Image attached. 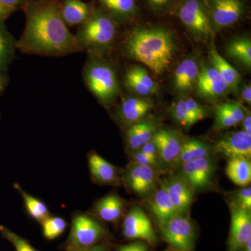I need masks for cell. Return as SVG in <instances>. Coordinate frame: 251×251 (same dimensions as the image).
<instances>
[{
    "label": "cell",
    "mask_w": 251,
    "mask_h": 251,
    "mask_svg": "<svg viewBox=\"0 0 251 251\" xmlns=\"http://www.w3.org/2000/svg\"><path fill=\"white\" fill-rule=\"evenodd\" d=\"M26 25L17 49L23 53L62 57L82 52L63 21L59 0H27Z\"/></svg>",
    "instance_id": "6da1fadb"
},
{
    "label": "cell",
    "mask_w": 251,
    "mask_h": 251,
    "mask_svg": "<svg viewBox=\"0 0 251 251\" xmlns=\"http://www.w3.org/2000/svg\"><path fill=\"white\" fill-rule=\"evenodd\" d=\"M125 51L130 58L143 63L161 75L171 66L176 45L173 34L165 28H135L126 38Z\"/></svg>",
    "instance_id": "7a4b0ae2"
},
{
    "label": "cell",
    "mask_w": 251,
    "mask_h": 251,
    "mask_svg": "<svg viewBox=\"0 0 251 251\" xmlns=\"http://www.w3.org/2000/svg\"><path fill=\"white\" fill-rule=\"evenodd\" d=\"M77 29L75 39L89 55L103 57L111 49L117 34V23L102 8L92 9Z\"/></svg>",
    "instance_id": "3957f363"
},
{
    "label": "cell",
    "mask_w": 251,
    "mask_h": 251,
    "mask_svg": "<svg viewBox=\"0 0 251 251\" xmlns=\"http://www.w3.org/2000/svg\"><path fill=\"white\" fill-rule=\"evenodd\" d=\"M82 75L86 85L102 105L110 107L116 100L120 81L115 68L103 57L89 55Z\"/></svg>",
    "instance_id": "277c9868"
},
{
    "label": "cell",
    "mask_w": 251,
    "mask_h": 251,
    "mask_svg": "<svg viewBox=\"0 0 251 251\" xmlns=\"http://www.w3.org/2000/svg\"><path fill=\"white\" fill-rule=\"evenodd\" d=\"M101 223L90 214L76 213L73 216L70 234L64 245L66 251L94 247L108 237Z\"/></svg>",
    "instance_id": "5b68a950"
},
{
    "label": "cell",
    "mask_w": 251,
    "mask_h": 251,
    "mask_svg": "<svg viewBox=\"0 0 251 251\" xmlns=\"http://www.w3.org/2000/svg\"><path fill=\"white\" fill-rule=\"evenodd\" d=\"M177 16L196 40L205 42L214 34L205 0H182L178 7Z\"/></svg>",
    "instance_id": "8992f818"
},
{
    "label": "cell",
    "mask_w": 251,
    "mask_h": 251,
    "mask_svg": "<svg viewBox=\"0 0 251 251\" xmlns=\"http://www.w3.org/2000/svg\"><path fill=\"white\" fill-rule=\"evenodd\" d=\"M162 237L175 250L193 251L196 229L191 220L185 215L173 218L158 225Z\"/></svg>",
    "instance_id": "52a82bcc"
},
{
    "label": "cell",
    "mask_w": 251,
    "mask_h": 251,
    "mask_svg": "<svg viewBox=\"0 0 251 251\" xmlns=\"http://www.w3.org/2000/svg\"><path fill=\"white\" fill-rule=\"evenodd\" d=\"M158 173L151 167L130 163L122 174V180L130 192L148 198L158 184Z\"/></svg>",
    "instance_id": "ba28073f"
},
{
    "label": "cell",
    "mask_w": 251,
    "mask_h": 251,
    "mask_svg": "<svg viewBox=\"0 0 251 251\" xmlns=\"http://www.w3.org/2000/svg\"><path fill=\"white\" fill-rule=\"evenodd\" d=\"M215 160L213 156L186 162L180 165V174L193 191L209 187L216 171Z\"/></svg>",
    "instance_id": "9c48e42d"
},
{
    "label": "cell",
    "mask_w": 251,
    "mask_h": 251,
    "mask_svg": "<svg viewBox=\"0 0 251 251\" xmlns=\"http://www.w3.org/2000/svg\"><path fill=\"white\" fill-rule=\"evenodd\" d=\"M184 138L176 130L159 128L152 138L159 154L162 169L177 167Z\"/></svg>",
    "instance_id": "30bf717a"
},
{
    "label": "cell",
    "mask_w": 251,
    "mask_h": 251,
    "mask_svg": "<svg viewBox=\"0 0 251 251\" xmlns=\"http://www.w3.org/2000/svg\"><path fill=\"white\" fill-rule=\"evenodd\" d=\"M122 232L128 239L145 241L152 245L157 242L151 221L139 207L132 208L127 213L122 224Z\"/></svg>",
    "instance_id": "8fae6325"
},
{
    "label": "cell",
    "mask_w": 251,
    "mask_h": 251,
    "mask_svg": "<svg viewBox=\"0 0 251 251\" xmlns=\"http://www.w3.org/2000/svg\"><path fill=\"white\" fill-rule=\"evenodd\" d=\"M213 27H229L239 21L244 13L241 0H205Z\"/></svg>",
    "instance_id": "7c38bea8"
},
{
    "label": "cell",
    "mask_w": 251,
    "mask_h": 251,
    "mask_svg": "<svg viewBox=\"0 0 251 251\" xmlns=\"http://www.w3.org/2000/svg\"><path fill=\"white\" fill-rule=\"evenodd\" d=\"M231 227L228 241V251H240L243 246L251 238V213L234 202L229 204Z\"/></svg>",
    "instance_id": "4fadbf2b"
},
{
    "label": "cell",
    "mask_w": 251,
    "mask_h": 251,
    "mask_svg": "<svg viewBox=\"0 0 251 251\" xmlns=\"http://www.w3.org/2000/svg\"><path fill=\"white\" fill-rule=\"evenodd\" d=\"M195 89L198 96L209 100L221 98L229 90L215 68L208 64L201 67Z\"/></svg>",
    "instance_id": "5bb4252c"
},
{
    "label": "cell",
    "mask_w": 251,
    "mask_h": 251,
    "mask_svg": "<svg viewBox=\"0 0 251 251\" xmlns=\"http://www.w3.org/2000/svg\"><path fill=\"white\" fill-rule=\"evenodd\" d=\"M154 108L150 99L140 96H127L122 99L118 107L117 116L119 121L126 126L143 121Z\"/></svg>",
    "instance_id": "9a60e30c"
},
{
    "label": "cell",
    "mask_w": 251,
    "mask_h": 251,
    "mask_svg": "<svg viewBox=\"0 0 251 251\" xmlns=\"http://www.w3.org/2000/svg\"><path fill=\"white\" fill-rule=\"evenodd\" d=\"M214 153H220L228 159L245 158L251 159V134L244 130L225 135L213 146Z\"/></svg>",
    "instance_id": "2e32d148"
},
{
    "label": "cell",
    "mask_w": 251,
    "mask_h": 251,
    "mask_svg": "<svg viewBox=\"0 0 251 251\" xmlns=\"http://www.w3.org/2000/svg\"><path fill=\"white\" fill-rule=\"evenodd\" d=\"M175 209L185 215L193 202L194 192L187 181L181 176L175 175L161 181Z\"/></svg>",
    "instance_id": "e0dca14e"
},
{
    "label": "cell",
    "mask_w": 251,
    "mask_h": 251,
    "mask_svg": "<svg viewBox=\"0 0 251 251\" xmlns=\"http://www.w3.org/2000/svg\"><path fill=\"white\" fill-rule=\"evenodd\" d=\"M159 129V120L156 118L145 119L127 126L125 133L126 145L128 153L134 152L143 145L152 140Z\"/></svg>",
    "instance_id": "ac0fdd59"
},
{
    "label": "cell",
    "mask_w": 251,
    "mask_h": 251,
    "mask_svg": "<svg viewBox=\"0 0 251 251\" xmlns=\"http://www.w3.org/2000/svg\"><path fill=\"white\" fill-rule=\"evenodd\" d=\"M148 198L149 209L158 225L181 215L172 203L161 181H158L156 188Z\"/></svg>",
    "instance_id": "d6986e66"
},
{
    "label": "cell",
    "mask_w": 251,
    "mask_h": 251,
    "mask_svg": "<svg viewBox=\"0 0 251 251\" xmlns=\"http://www.w3.org/2000/svg\"><path fill=\"white\" fill-rule=\"evenodd\" d=\"M124 80L126 88L140 97L151 95L158 91V84L141 66L133 65L128 68Z\"/></svg>",
    "instance_id": "ffe728a7"
},
{
    "label": "cell",
    "mask_w": 251,
    "mask_h": 251,
    "mask_svg": "<svg viewBox=\"0 0 251 251\" xmlns=\"http://www.w3.org/2000/svg\"><path fill=\"white\" fill-rule=\"evenodd\" d=\"M200 67L197 59L188 57L180 62L175 69L173 76V88L178 93L185 94L194 90Z\"/></svg>",
    "instance_id": "44dd1931"
},
{
    "label": "cell",
    "mask_w": 251,
    "mask_h": 251,
    "mask_svg": "<svg viewBox=\"0 0 251 251\" xmlns=\"http://www.w3.org/2000/svg\"><path fill=\"white\" fill-rule=\"evenodd\" d=\"M89 168L92 179L99 184L117 185L120 183V171L95 151L87 155Z\"/></svg>",
    "instance_id": "7402d4cb"
},
{
    "label": "cell",
    "mask_w": 251,
    "mask_h": 251,
    "mask_svg": "<svg viewBox=\"0 0 251 251\" xmlns=\"http://www.w3.org/2000/svg\"><path fill=\"white\" fill-rule=\"evenodd\" d=\"M248 110L237 102L221 104L216 108L213 128L221 130L235 126L242 123Z\"/></svg>",
    "instance_id": "603a6c76"
},
{
    "label": "cell",
    "mask_w": 251,
    "mask_h": 251,
    "mask_svg": "<svg viewBox=\"0 0 251 251\" xmlns=\"http://www.w3.org/2000/svg\"><path fill=\"white\" fill-rule=\"evenodd\" d=\"M125 206V201L118 195L111 193L95 203L93 212L103 221L116 223L123 215Z\"/></svg>",
    "instance_id": "cb8c5ba5"
},
{
    "label": "cell",
    "mask_w": 251,
    "mask_h": 251,
    "mask_svg": "<svg viewBox=\"0 0 251 251\" xmlns=\"http://www.w3.org/2000/svg\"><path fill=\"white\" fill-rule=\"evenodd\" d=\"M209 59L211 65L215 68L231 92H237L241 83V75L232 65L219 53L215 46H211L209 50Z\"/></svg>",
    "instance_id": "d4e9b609"
},
{
    "label": "cell",
    "mask_w": 251,
    "mask_h": 251,
    "mask_svg": "<svg viewBox=\"0 0 251 251\" xmlns=\"http://www.w3.org/2000/svg\"><path fill=\"white\" fill-rule=\"evenodd\" d=\"M115 22L124 23L134 18L138 11L135 0H97Z\"/></svg>",
    "instance_id": "484cf974"
},
{
    "label": "cell",
    "mask_w": 251,
    "mask_h": 251,
    "mask_svg": "<svg viewBox=\"0 0 251 251\" xmlns=\"http://www.w3.org/2000/svg\"><path fill=\"white\" fill-rule=\"evenodd\" d=\"M91 11L89 5L82 0H64L60 2L61 16L67 27L85 23Z\"/></svg>",
    "instance_id": "4316f807"
},
{
    "label": "cell",
    "mask_w": 251,
    "mask_h": 251,
    "mask_svg": "<svg viewBox=\"0 0 251 251\" xmlns=\"http://www.w3.org/2000/svg\"><path fill=\"white\" fill-rule=\"evenodd\" d=\"M214 149L203 140L196 138L184 139L178 160L177 167L186 162L213 156Z\"/></svg>",
    "instance_id": "83f0119b"
},
{
    "label": "cell",
    "mask_w": 251,
    "mask_h": 251,
    "mask_svg": "<svg viewBox=\"0 0 251 251\" xmlns=\"http://www.w3.org/2000/svg\"><path fill=\"white\" fill-rule=\"evenodd\" d=\"M229 179L238 186H247L251 181V163L245 158L229 159L226 168Z\"/></svg>",
    "instance_id": "f1b7e54d"
},
{
    "label": "cell",
    "mask_w": 251,
    "mask_h": 251,
    "mask_svg": "<svg viewBox=\"0 0 251 251\" xmlns=\"http://www.w3.org/2000/svg\"><path fill=\"white\" fill-rule=\"evenodd\" d=\"M226 52L231 59L248 69L251 68V40L248 36L232 39L227 44Z\"/></svg>",
    "instance_id": "f546056e"
},
{
    "label": "cell",
    "mask_w": 251,
    "mask_h": 251,
    "mask_svg": "<svg viewBox=\"0 0 251 251\" xmlns=\"http://www.w3.org/2000/svg\"><path fill=\"white\" fill-rule=\"evenodd\" d=\"M14 187L21 193L26 210L31 218L41 224L44 220L50 216L49 208L43 201L33 197L30 194L25 191L20 184H15Z\"/></svg>",
    "instance_id": "4dcf8cb0"
},
{
    "label": "cell",
    "mask_w": 251,
    "mask_h": 251,
    "mask_svg": "<svg viewBox=\"0 0 251 251\" xmlns=\"http://www.w3.org/2000/svg\"><path fill=\"white\" fill-rule=\"evenodd\" d=\"M17 41L6 29L4 21H0V71L4 70L13 60Z\"/></svg>",
    "instance_id": "1f68e13d"
},
{
    "label": "cell",
    "mask_w": 251,
    "mask_h": 251,
    "mask_svg": "<svg viewBox=\"0 0 251 251\" xmlns=\"http://www.w3.org/2000/svg\"><path fill=\"white\" fill-rule=\"evenodd\" d=\"M43 235L48 240H54L62 235L67 227L65 219L59 216H50L41 223Z\"/></svg>",
    "instance_id": "d6a6232c"
},
{
    "label": "cell",
    "mask_w": 251,
    "mask_h": 251,
    "mask_svg": "<svg viewBox=\"0 0 251 251\" xmlns=\"http://www.w3.org/2000/svg\"><path fill=\"white\" fill-rule=\"evenodd\" d=\"M170 112L175 122L185 128H189L199 122L188 110L184 99H180L176 103H173Z\"/></svg>",
    "instance_id": "836d02e7"
},
{
    "label": "cell",
    "mask_w": 251,
    "mask_h": 251,
    "mask_svg": "<svg viewBox=\"0 0 251 251\" xmlns=\"http://www.w3.org/2000/svg\"><path fill=\"white\" fill-rule=\"evenodd\" d=\"M0 234L4 239L13 244L16 251H39L33 247L27 239L15 233L4 226H0Z\"/></svg>",
    "instance_id": "e575fe53"
},
{
    "label": "cell",
    "mask_w": 251,
    "mask_h": 251,
    "mask_svg": "<svg viewBox=\"0 0 251 251\" xmlns=\"http://www.w3.org/2000/svg\"><path fill=\"white\" fill-rule=\"evenodd\" d=\"M231 202L237 204L238 206L244 209L251 210V186H246L242 189L234 191L232 195Z\"/></svg>",
    "instance_id": "d590c367"
},
{
    "label": "cell",
    "mask_w": 251,
    "mask_h": 251,
    "mask_svg": "<svg viewBox=\"0 0 251 251\" xmlns=\"http://www.w3.org/2000/svg\"><path fill=\"white\" fill-rule=\"evenodd\" d=\"M130 163L133 164L143 165L154 168L157 171H161L162 168L159 162L155 161L151 157L148 156L140 150H137L134 152L130 153Z\"/></svg>",
    "instance_id": "8d00e7d4"
},
{
    "label": "cell",
    "mask_w": 251,
    "mask_h": 251,
    "mask_svg": "<svg viewBox=\"0 0 251 251\" xmlns=\"http://www.w3.org/2000/svg\"><path fill=\"white\" fill-rule=\"evenodd\" d=\"M185 103H186V106L190 112L198 119V121H201L203 119L205 118L207 115L206 110L202 105L198 103L196 100L190 97H186L184 99Z\"/></svg>",
    "instance_id": "74e56055"
},
{
    "label": "cell",
    "mask_w": 251,
    "mask_h": 251,
    "mask_svg": "<svg viewBox=\"0 0 251 251\" xmlns=\"http://www.w3.org/2000/svg\"><path fill=\"white\" fill-rule=\"evenodd\" d=\"M138 150H140L142 152L145 153V154L151 157V158H153L155 161L159 162L160 163L159 154H158V150H157L156 145L153 143L152 140L145 143V145H143V146ZM160 164H161V163H160Z\"/></svg>",
    "instance_id": "f35d334b"
},
{
    "label": "cell",
    "mask_w": 251,
    "mask_h": 251,
    "mask_svg": "<svg viewBox=\"0 0 251 251\" xmlns=\"http://www.w3.org/2000/svg\"><path fill=\"white\" fill-rule=\"evenodd\" d=\"M146 1L151 9L160 12L168 9L174 0H146Z\"/></svg>",
    "instance_id": "ab89813d"
},
{
    "label": "cell",
    "mask_w": 251,
    "mask_h": 251,
    "mask_svg": "<svg viewBox=\"0 0 251 251\" xmlns=\"http://www.w3.org/2000/svg\"><path fill=\"white\" fill-rule=\"evenodd\" d=\"M116 251H148V245L146 243L138 241L126 245L119 247Z\"/></svg>",
    "instance_id": "60d3db41"
},
{
    "label": "cell",
    "mask_w": 251,
    "mask_h": 251,
    "mask_svg": "<svg viewBox=\"0 0 251 251\" xmlns=\"http://www.w3.org/2000/svg\"><path fill=\"white\" fill-rule=\"evenodd\" d=\"M27 0H0V4L12 10L23 7Z\"/></svg>",
    "instance_id": "b9f144b4"
},
{
    "label": "cell",
    "mask_w": 251,
    "mask_h": 251,
    "mask_svg": "<svg viewBox=\"0 0 251 251\" xmlns=\"http://www.w3.org/2000/svg\"><path fill=\"white\" fill-rule=\"evenodd\" d=\"M69 251H110V247L106 243L101 242L94 247L86 248V249H79V250Z\"/></svg>",
    "instance_id": "7bdbcfd3"
},
{
    "label": "cell",
    "mask_w": 251,
    "mask_h": 251,
    "mask_svg": "<svg viewBox=\"0 0 251 251\" xmlns=\"http://www.w3.org/2000/svg\"><path fill=\"white\" fill-rule=\"evenodd\" d=\"M243 130L246 133L251 134V112L248 110L245 117L242 122Z\"/></svg>",
    "instance_id": "ee69618b"
},
{
    "label": "cell",
    "mask_w": 251,
    "mask_h": 251,
    "mask_svg": "<svg viewBox=\"0 0 251 251\" xmlns=\"http://www.w3.org/2000/svg\"><path fill=\"white\" fill-rule=\"evenodd\" d=\"M241 97L249 105L251 104V84L246 85L241 93Z\"/></svg>",
    "instance_id": "f6af8a7d"
},
{
    "label": "cell",
    "mask_w": 251,
    "mask_h": 251,
    "mask_svg": "<svg viewBox=\"0 0 251 251\" xmlns=\"http://www.w3.org/2000/svg\"><path fill=\"white\" fill-rule=\"evenodd\" d=\"M14 10L9 9V8L5 7L2 5L0 4V21H4L8 16L11 15Z\"/></svg>",
    "instance_id": "bcb514c9"
},
{
    "label": "cell",
    "mask_w": 251,
    "mask_h": 251,
    "mask_svg": "<svg viewBox=\"0 0 251 251\" xmlns=\"http://www.w3.org/2000/svg\"><path fill=\"white\" fill-rule=\"evenodd\" d=\"M1 71H0V93L4 90L5 85H6V80H5V77L1 74Z\"/></svg>",
    "instance_id": "7dc6e473"
},
{
    "label": "cell",
    "mask_w": 251,
    "mask_h": 251,
    "mask_svg": "<svg viewBox=\"0 0 251 251\" xmlns=\"http://www.w3.org/2000/svg\"><path fill=\"white\" fill-rule=\"evenodd\" d=\"M240 251H251V238L243 246Z\"/></svg>",
    "instance_id": "c3c4849f"
},
{
    "label": "cell",
    "mask_w": 251,
    "mask_h": 251,
    "mask_svg": "<svg viewBox=\"0 0 251 251\" xmlns=\"http://www.w3.org/2000/svg\"></svg>",
    "instance_id": "681fc988"
}]
</instances>
